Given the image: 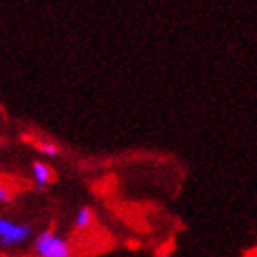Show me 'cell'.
<instances>
[{
    "label": "cell",
    "instance_id": "277c9868",
    "mask_svg": "<svg viewBox=\"0 0 257 257\" xmlns=\"http://www.w3.org/2000/svg\"><path fill=\"white\" fill-rule=\"evenodd\" d=\"M94 209L90 206H83V208L77 209V213L74 217V228L75 230H86L88 226L92 224V220H94Z\"/></svg>",
    "mask_w": 257,
    "mask_h": 257
},
{
    "label": "cell",
    "instance_id": "3957f363",
    "mask_svg": "<svg viewBox=\"0 0 257 257\" xmlns=\"http://www.w3.org/2000/svg\"><path fill=\"white\" fill-rule=\"evenodd\" d=\"M32 175H33V180H35V186H37L39 189H44L50 184L52 169H50L46 164H43V162H33Z\"/></svg>",
    "mask_w": 257,
    "mask_h": 257
},
{
    "label": "cell",
    "instance_id": "5b68a950",
    "mask_svg": "<svg viewBox=\"0 0 257 257\" xmlns=\"http://www.w3.org/2000/svg\"><path fill=\"white\" fill-rule=\"evenodd\" d=\"M37 149L43 153L44 156H50V158H55V156L61 155V147L54 142H39Z\"/></svg>",
    "mask_w": 257,
    "mask_h": 257
},
{
    "label": "cell",
    "instance_id": "6da1fadb",
    "mask_svg": "<svg viewBox=\"0 0 257 257\" xmlns=\"http://www.w3.org/2000/svg\"><path fill=\"white\" fill-rule=\"evenodd\" d=\"M35 257H74L70 242L54 230H43L33 241Z\"/></svg>",
    "mask_w": 257,
    "mask_h": 257
},
{
    "label": "cell",
    "instance_id": "7a4b0ae2",
    "mask_svg": "<svg viewBox=\"0 0 257 257\" xmlns=\"http://www.w3.org/2000/svg\"><path fill=\"white\" fill-rule=\"evenodd\" d=\"M33 235V228L28 222H19L10 217L0 219V244L2 248H13L21 246Z\"/></svg>",
    "mask_w": 257,
    "mask_h": 257
},
{
    "label": "cell",
    "instance_id": "52a82bcc",
    "mask_svg": "<svg viewBox=\"0 0 257 257\" xmlns=\"http://www.w3.org/2000/svg\"><path fill=\"white\" fill-rule=\"evenodd\" d=\"M167 257H171V255H167Z\"/></svg>",
    "mask_w": 257,
    "mask_h": 257
},
{
    "label": "cell",
    "instance_id": "8992f818",
    "mask_svg": "<svg viewBox=\"0 0 257 257\" xmlns=\"http://www.w3.org/2000/svg\"><path fill=\"white\" fill-rule=\"evenodd\" d=\"M10 200H11L10 191H8V189H6V186L2 184V186H0V202H2V204H8Z\"/></svg>",
    "mask_w": 257,
    "mask_h": 257
}]
</instances>
